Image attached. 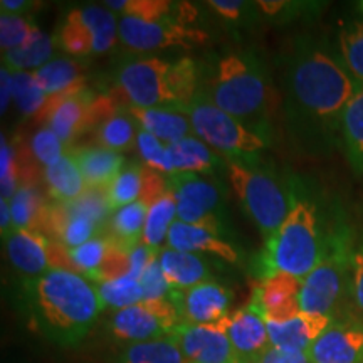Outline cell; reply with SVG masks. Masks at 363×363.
Listing matches in <instances>:
<instances>
[{
  "instance_id": "6da1fadb",
  "label": "cell",
  "mask_w": 363,
  "mask_h": 363,
  "mask_svg": "<svg viewBox=\"0 0 363 363\" xmlns=\"http://www.w3.org/2000/svg\"><path fill=\"white\" fill-rule=\"evenodd\" d=\"M283 89L293 138L310 152L333 148L345 108L358 91L342 59L318 40H299L286 61Z\"/></svg>"
},
{
  "instance_id": "7a4b0ae2",
  "label": "cell",
  "mask_w": 363,
  "mask_h": 363,
  "mask_svg": "<svg viewBox=\"0 0 363 363\" xmlns=\"http://www.w3.org/2000/svg\"><path fill=\"white\" fill-rule=\"evenodd\" d=\"M24 293L35 328L65 347L79 343L103 310L96 284L78 272L51 269L27 281Z\"/></svg>"
},
{
  "instance_id": "3957f363",
  "label": "cell",
  "mask_w": 363,
  "mask_h": 363,
  "mask_svg": "<svg viewBox=\"0 0 363 363\" xmlns=\"http://www.w3.org/2000/svg\"><path fill=\"white\" fill-rule=\"evenodd\" d=\"M201 94L269 142V121L276 110L274 88L262 62L252 52L222 56L207 91Z\"/></svg>"
},
{
  "instance_id": "277c9868",
  "label": "cell",
  "mask_w": 363,
  "mask_h": 363,
  "mask_svg": "<svg viewBox=\"0 0 363 363\" xmlns=\"http://www.w3.org/2000/svg\"><path fill=\"white\" fill-rule=\"evenodd\" d=\"M197 66L185 57L175 65L160 57H145L121 66L116 91L130 106L182 110L197 96Z\"/></svg>"
},
{
  "instance_id": "5b68a950",
  "label": "cell",
  "mask_w": 363,
  "mask_h": 363,
  "mask_svg": "<svg viewBox=\"0 0 363 363\" xmlns=\"http://www.w3.org/2000/svg\"><path fill=\"white\" fill-rule=\"evenodd\" d=\"M326 244L328 238L315 203L308 199H294L283 225L267 240L264 276L283 272L305 279L323 259Z\"/></svg>"
},
{
  "instance_id": "8992f818",
  "label": "cell",
  "mask_w": 363,
  "mask_h": 363,
  "mask_svg": "<svg viewBox=\"0 0 363 363\" xmlns=\"http://www.w3.org/2000/svg\"><path fill=\"white\" fill-rule=\"evenodd\" d=\"M227 179L246 214L269 240L279 230L293 202L281 182L256 163L227 160Z\"/></svg>"
},
{
  "instance_id": "52a82bcc",
  "label": "cell",
  "mask_w": 363,
  "mask_h": 363,
  "mask_svg": "<svg viewBox=\"0 0 363 363\" xmlns=\"http://www.w3.org/2000/svg\"><path fill=\"white\" fill-rule=\"evenodd\" d=\"M189 116L195 133L208 147L224 155L227 160L257 162V153L267 147V140L249 130L234 116L219 110L201 93L187 106L182 108Z\"/></svg>"
},
{
  "instance_id": "ba28073f",
  "label": "cell",
  "mask_w": 363,
  "mask_h": 363,
  "mask_svg": "<svg viewBox=\"0 0 363 363\" xmlns=\"http://www.w3.org/2000/svg\"><path fill=\"white\" fill-rule=\"evenodd\" d=\"M352 254L345 230H338L333 238H328L323 259L303 279V313L331 316L345 289L348 269H352Z\"/></svg>"
},
{
  "instance_id": "9c48e42d",
  "label": "cell",
  "mask_w": 363,
  "mask_h": 363,
  "mask_svg": "<svg viewBox=\"0 0 363 363\" xmlns=\"http://www.w3.org/2000/svg\"><path fill=\"white\" fill-rule=\"evenodd\" d=\"M120 38V22L108 7L88 6L67 13L54 43L72 56L103 54Z\"/></svg>"
},
{
  "instance_id": "30bf717a",
  "label": "cell",
  "mask_w": 363,
  "mask_h": 363,
  "mask_svg": "<svg viewBox=\"0 0 363 363\" xmlns=\"http://www.w3.org/2000/svg\"><path fill=\"white\" fill-rule=\"evenodd\" d=\"M179 310L172 299L140 301L125 310L116 311L110 321V330L121 342H152L169 337L179 326Z\"/></svg>"
},
{
  "instance_id": "8fae6325",
  "label": "cell",
  "mask_w": 363,
  "mask_h": 363,
  "mask_svg": "<svg viewBox=\"0 0 363 363\" xmlns=\"http://www.w3.org/2000/svg\"><path fill=\"white\" fill-rule=\"evenodd\" d=\"M120 39L131 51H157L167 48L192 49L207 43V34L201 29L185 26L184 21L165 19L142 21L123 16L120 19Z\"/></svg>"
},
{
  "instance_id": "7c38bea8",
  "label": "cell",
  "mask_w": 363,
  "mask_h": 363,
  "mask_svg": "<svg viewBox=\"0 0 363 363\" xmlns=\"http://www.w3.org/2000/svg\"><path fill=\"white\" fill-rule=\"evenodd\" d=\"M170 187L177 197L179 220L203 227L220 238L222 195L219 187L195 174H175L172 177Z\"/></svg>"
},
{
  "instance_id": "4fadbf2b",
  "label": "cell",
  "mask_w": 363,
  "mask_h": 363,
  "mask_svg": "<svg viewBox=\"0 0 363 363\" xmlns=\"http://www.w3.org/2000/svg\"><path fill=\"white\" fill-rule=\"evenodd\" d=\"M96 99L98 96H94L86 88L49 96L35 120L51 128L62 140V143L69 145L81 133L94 128Z\"/></svg>"
},
{
  "instance_id": "5bb4252c",
  "label": "cell",
  "mask_w": 363,
  "mask_h": 363,
  "mask_svg": "<svg viewBox=\"0 0 363 363\" xmlns=\"http://www.w3.org/2000/svg\"><path fill=\"white\" fill-rule=\"evenodd\" d=\"M230 315L208 325L180 323L170 333L189 363H242L229 340Z\"/></svg>"
},
{
  "instance_id": "9a60e30c",
  "label": "cell",
  "mask_w": 363,
  "mask_h": 363,
  "mask_svg": "<svg viewBox=\"0 0 363 363\" xmlns=\"http://www.w3.org/2000/svg\"><path fill=\"white\" fill-rule=\"evenodd\" d=\"M303 279L274 272L262 276V281L254 291V305L264 315L266 321L283 323L298 316L301 311Z\"/></svg>"
},
{
  "instance_id": "2e32d148",
  "label": "cell",
  "mask_w": 363,
  "mask_h": 363,
  "mask_svg": "<svg viewBox=\"0 0 363 363\" xmlns=\"http://www.w3.org/2000/svg\"><path fill=\"white\" fill-rule=\"evenodd\" d=\"M172 301L179 310L182 323L208 325L229 315L230 291L214 281H203L184 293L175 291Z\"/></svg>"
},
{
  "instance_id": "e0dca14e",
  "label": "cell",
  "mask_w": 363,
  "mask_h": 363,
  "mask_svg": "<svg viewBox=\"0 0 363 363\" xmlns=\"http://www.w3.org/2000/svg\"><path fill=\"white\" fill-rule=\"evenodd\" d=\"M310 363H363V323H333L308 348Z\"/></svg>"
},
{
  "instance_id": "ac0fdd59",
  "label": "cell",
  "mask_w": 363,
  "mask_h": 363,
  "mask_svg": "<svg viewBox=\"0 0 363 363\" xmlns=\"http://www.w3.org/2000/svg\"><path fill=\"white\" fill-rule=\"evenodd\" d=\"M11 264L27 279H35L52 269V240L38 230L12 229L6 235Z\"/></svg>"
},
{
  "instance_id": "d6986e66",
  "label": "cell",
  "mask_w": 363,
  "mask_h": 363,
  "mask_svg": "<svg viewBox=\"0 0 363 363\" xmlns=\"http://www.w3.org/2000/svg\"><path fill=\"white\" fill-rule=\"evenodd\" d=\"M266 323L271 347L306 353L308 348L333 325V316L299 313L298 316L283 323H272V321Z\"/></svg>"
},
{
  "instance_id": "ffe728a7",
  "label": "cell",
  "mask_w": 363,
  "mask_h": 363,
  "mask_svg": "<svg viewBox=\"0 0 363 363\" xmlns=\"http://www.w3.org/2000/svg\"><path fill=\"white\" fill-rule=\"evenodd\" d=\"M227 333L240 362L242 358H252L254 362L271 347L266 318L254 305L230 315Z\"/></svg>"
},
{
  "instance_id": "44dd1931",
  "label": "cell",
  "mask_w": 363,
  "mask_h": 363,
  "mask_svg": "<svg viewBox=\"0 0 363 363\" xmlns=\"http://www.w3.org/2000/svg\"><path fill=\"white\" fill-rule=\"evenodd\" d=\"M169 246L182 252H207L220 257L229 264H238L239 252L227 240L203 227L185 224L177 219L169 233Z\"/></svg>"
},
{
  "instance_id": "7402d4cb",
  "label": "cell",
  "mask_w": 363,
  "mask_h": 363,
  "mask_svg": "<svg viewBox=\"0 0 363 363\" xmlns=\"http://www.w3.org/2000/svg\"><path fill=\"white\" fill-rule=\"evenodd\" d=\"M136 125L143 131L153 135L165 145H172L182 138L192 136L194 128L189 116L184 111L174 108H136L130 106L128 110Z\"/></svg>"
},
{
  "instance_id": "603a6c76",
  "label": "cell",
  "mask_w": 363,
  "mask_h": 363,
  "mask_svg": "<svg viewBox=\"0 0 363 363\" xmlns=\"http://www.w3.org/2000/svg\"><path fill=\"white\" fill-rule=\"evenodd\" d=\"M88 189H108L118 174L125 169L121 153L103 147H84L71 152Z\"/></svg>"
},
{
  "instance_id": "cb8c5ba5",
  "label": "cell",
  "mask_w": 363,
  "mask_h": 363,
  "mask_svg": "<svg viewBox=\"0 0 363 363\" xmlns=\"http://www.w3.org/2000/svg\"><path fill=\"white\" fill-rule=\"evenodd\" d=\"M163 274L172 291L182 293L207 279V266L201 257L192 252H182L177 249L167 247L158 256Z\"/></svg>"
},
{
  "instance_id": "d4e9b609",
  "label": "cell",
  "mask_w": 363,
  "mask_h": 363,
  "mask_svg": "<svg viewBox=\"0 0 363 363\" xmlns=\"http://www.w3.org/2000/svg\"><path fill=\"white\" fill-rule=\"evenodd\" d=\"M34 79L48 96L72 93L84 88L86 72L79 62L71 59H54L39 69L33 71Z\"/></svg>"
},
{
  "instance_id": "484cf974",
  "label": "cell",
  "mask_w": 363,
  "mask_h": 363,
  "mask_svg": "<svg viewBox=\"0 0 363 363\" xmlns=\"http://www.w3.org/2000/svg\"><path fill=\"white\" fill-rule=\"evenodd\" d=\"M175 174H201L214 172L220 165L217 152L197 136H187L169 145Z\"/></svg>"
},
{
  "instance_id": "4316f807",
  "label": "cell",
  "mask_w": 363,
  "mask_h": 363,
  "mask_svg": "<svg viewBox=\"0 0 363 363\" xmlns=\"http://www.w3.org/2000/svg\"><path fill=\"white\" fill-rule=\"evenodd\" d=\"M93 130L99 147L116 153L130 150L138 136L133 116L128 111H120L118 106L103 115Z\"/></svg>"
},
{
  "instance_id": "83f0119b",
  "label": "cell",
  "mask_w": 363,
  "mask_h": 363,
  "mask_svg": "<svg viewBox=\"0 0 363 363\" xmlns=\"http://www.w3.org/2000/svg\"><path fill=\"white\" fill-rule=\"evenodd\" d=\"M150 206H152V202L147 199H140L138 202H133L113 212L110 219L111 235L108 239L115 246L126 249V251L138 246V240L143 235V227Z\"/></svg>"
},
{
  "instance_id": "f1b7e54d",
  "label": "cell",
  "mask_w": 363,
  "mask_h": 363,
  "mask_svg": "<svg viewBox=\"0 0 363 363\" xmlns=\"http://www.w3.org/2000/svg\"><path fill=\"white\" fill-rule=\"evenodd\" d=\"M12 214L13 229L38 230L43 233L45 214H48V202L43 192L35 184L21 185L16 195L9 201Z\"/></svg>"
},
{
  "instance_id": "f546056e",
  "label": "cell",
  "mask_w": 363,
  "mask_h": 363,
  "mask_svg": "<svg viewBox=\"0 0 363 363\" xmlns=\"http://www.w3.org/2000/svg\"><path fill=\"white\" fill-rule=\"evenodd\" d=\"M44 182L48 192L57 202H71L79 199L88 187L71 155L59 158L56 163L44 169Z\"/></svg>"
},
{
  "instance_id": "4dcf8cb0",
  "label": "cell",
  "mask_w": 363,
  "mask_h": 363,
  "mask_svg": "<svg viewBox=\"0 0 363 363\" xmlns=\"http://www.w3.org/2000/svg\"><path fill=\"white\" fill-rule=\"evenodd\" d=\"M342 140L353 174L363 175V88L357 91L345 108Z\"/></svg>"
},
{
  "instance_id": "1f68e13d",
  "label": "cell",
  "mask_w": 363,
  "mask_h": 363,
  "mask_svg": "<svg viewBox=\"0 0 363 363\" xmlns=\"http://www.w3.org/2000/svg\"><path fill=\"white\" fill-rule=\"evenodd\" d=\"M177 217V197L174 189L169 187L160 197L152 202L145 220L142 240L145 246L158 249L169 238V233Z\"/></svg>"
},
{
  "instance_id": "d6a6232c",
  "label": "cell",
  "mask_w": 363,
  "mask_h": 363,
  "mask_svg": "<svg viewBox=\"0 0 363 363\" xmlns=\"http://www.w3.org/2000/svg\"><path fill=\"white\" fill-rule=\"evenodd\" d=\"M147 175L148 167H142L138 163L126 165L108 187L110 207L118 211V208L138 202L147 189Z\"/></svg>"
},
{
  "instance_id": "836d02e7",
  "label": "cell",
  "mask_w": 363,
  "mask_h": 363,
  "mask_svg": "<svg viewBox=\"0 0 363 363\" xmlns=\"http://www.w3.org/2000/svg\"><path fill=\"white\" fill-rule=\"evenodd\" d=\"M54 39L51 35L40 33L33 43L24 48L12 49L2 52V66L11 72H29V69H39L48 65L54 51Z\"/></svg>"
},
{
  "instance_id": "e575fe53",
  "label": "cell",
  "mask_w": 363,
  "mask_h": 363,
  "mask_svg": "<svg viewBox=\"0 0 363 363\" xmlns=\"http://www.w3.org/2000/svg\"><path fill=\"white\" fill-rule=\"evenodd\" d=\"M338 51L345 69L363 88V21L350 22L338 33Z\"/></svg>"
},
{
  "instance_id": "d590c367",
  "label": "cell",
  "mask_w": 363,
  "mask_h": 363,
  "mask_svg": "<svg viewBox=\"0 0 363 363\" xmlns=\"http://www.w3.org/2000/svg\"><path fill=\"white\" fill-rule=\"evenodd\" d=\"M184 353L174 338L133 343L126 348L121 363H185Z\"/></svg>"
},
{
  "instance_id": "8d00e7d4",
  "label": "cell",
  "mask_w": 363,
  "mask_h": 363,
  "mask_svg": "<svg viewBox=\"0 0 363 363\" xmlns=\"http://www.w3.org/2000/svg\"><path fill=\"white\" fill-rule=\"evenodd\" d=\"M96 289L103 306L115 308L116 311L125 310V308L138 305L140 301H143L140 281L131 278L128 274L116 279H106L101 281V283H96Z\"/></svg>"
},
{
  "instance_id": "74e56055",
  "label": "cell",
  "mask_w": 363,
  "mask_h": 363,
  "mask_svg": "<svg viewBox=\"0 0 363 363\" xmlns=\"http://www.w3.org/2000/svg\"><path fill=\"white\" fill-rule=\"evenodd\" d=\"M12 99L26 116H38L49 96L34 79L33 72H12Z\"/></svg>"
},
{
  "instance_id": "f35d334b",
  "label": "cell",
  "mask_w": 363,
  "mask_h": 363,
  "mask_svg": "<svg viewBox=\"0 0 363 363\" xmlns=\"http://www.w3.org/2000/svg\"><path fill=\"white\" fill-rule=\"evenodd\" d=\"M108 251H110V240H108V238H94L83 244V246L67 249L72 271L84 276L89 281H94L99 269H101L104 259H106Z\"/></svg>"
},
{
  "instance_id": "ab89813d",
  "label": "cell",
  "mask_w": 363,
  "mask_h": 363,
  "mask_svg": "<svg viewBox=\"0 0 363 363\" xmlns=\"http://www.w3.org/2000/svg\"><path fill=\"white\" fill-rule=\"evenodd\" d=\"M43 33L38 26L17 16V13H2L0 16V48L2 52L24 48Z\"/></svg>"
},
{
  "instance_id": "60d3db41",
  "label": "cell",
  "mask_w": 363,
  "mask_h": 363,
  "mask_svg": "<svg viewBox=\"0 0 363 363\" xmlns=\"http://www.w3.org/2000/svg\"><path fill=\"white\" fill-rule=\"evenodd\" d=\"M104 6L111 12H121L126 17L142 21L165 19L174 9L169 0H108Z\"/></svg>"
},
{
  "instance_id": "b9f144b4",
  "label": "cell",
  "mask_w": 363,
  "mask_h": 363,
  "mask_svg": "<svg viewBox=\"0 0 363 363\" xmlns=\"http://www.w3.org/2000/svg\"><path fill=\"white\" fill-rule=\"evenodd\" d=\"M136 147H138L140 157L145 163V167L155 170L165 172V174H175L174 163H172L169 145H165L160 140L147 131L140 130L136 136Z\"/></svg>"
},
{
  "instance_id": "7bdbcfd3",
  "label": "cell",
  "mask_w": 363,
  "mask_h": 363,
  "mask_svg": "<svg viewBox=\"0 0 363 363\" xmlns=\"http://www.w3.org/2000/svg\"><path fill=\"white\" fill-rule=\"evenodd\" d=\"M29 153L40 165L49 167L65 157V143L51 128L43 126L35 131L29 142Z\"/></svg>"
},
{
  "instance_id": "ee69618b",
  "label": "cell",
  "mask_w": 363,
  "mask_h": 363,
  "mask_svg": "<svg viewBox=\"0 0 363 363\" xmlns=\"http://www.w3.org/2000/svg\"><path fill=\"white\" fill-rule=\"evenodd\" d=\"M21 187V163L19 155L12 148L11 143L6 142V136H2L0 145V190L2 199L11 201Z\"/></svg>"
},
{
  "instance_id": "f6af8a7d",
  "label": "cell",
  "mask_w": 363,
  "mask_h": 363,
  "mask_svg": "<svg viewBox=\"0 0 363 363\" xmlns=\"http://www.w3.org/2000/svg\"><path fill=\"white\" fill-rule=\"evenodd\" d=\"M140 286H142L143 301H160V299H169L172 288L167 283L165 274H163L158 257L143 271L140 276Z\"/></svg>"
},
{
  "instance_id": "bcb514c9",
  "label": "cell",
  "mask_w": 363,
  "mask_h": 363,
  "mask_svg": "<svg viewBox=\"0 0 363 363\" xmlns=\"http://www.w3.org/2000/svg\"><path fill=\"white\" fill-rule=\"evenodd\" d=\"M158 256H160V254H158V249L148 247V246H145V244H138V246L130 249L128 251V266H130L128 276L140 279V276H142L143 271L150 266V262L155 261Z\"/></svg>"
},
{
  "instance_id": "7dc6e473",
  "label": "cell",
  "mask_w": 363,
  "mask_h": 363,
  "mask_svg": "<svg viewBox=\"0 0 363 363\" xmlns=\"http://www.w3.org/2000/svg\"><path fill=\"white\" fill-rule=\"evenodd\" d=\"M252 363H310L305 352H289L269 347Z\"/></svg>"
},
{
  "instance_id": "c3c4849f",
  "label": "cell",
  "mask_w": 363,
  "mask_h": 363,
  "mask_svg": "<svg viewBox=\"0 0 363 363\" xmlns=\"http://www.w3.org/2000/svg\"><path fill=\"white\" fill-rule=\"evenodd\" d=\"M352 289L358 308L363 311V244L352 254Z\"/></svg>"
},
{
  "instance_id": "681fc988",
  "label": "cell",
  "mask_w": 363,
  "mask_h": 363,
  "mask_svg": "<svg viewBox=\"0 0 363 363\" xmlns=\"http://www.w3.org/2000/svg\"><path fill=\"white\" fill-rule=\"evenodd\" d=\"M214 11L219 13L222 19L235 22L240 19L242 12L246 11L247 4L246 2H240V0H211L208 2Z\"/></svg>"
},
{
  "instance_id": "f907efd6",
  "label": "cell",
  "mask_w": 363,
  "mask_h": 363,
  "mask_svg": "<svg viewBox=\"0 0 363 363\" xmlns=\"http://www.w3.org/2000/svg\"><path fill=\"white\" fill-rule=\"evenodd\" d=\"M0 93H2V96H0V111L6 113L7 111V106L11 104L12 101V72L7 69V67L2 66V71H0Z\"/></svg>"
},
{
  "instance_id": "816d5d0a",
  "label": "cell",
  "mask_w": 363,
  "mask_h": 363,
  "mask_svg": "<svg viewBox=\"0 0 363 363\" xmlns=\"http://www.w3.org/2000/svg\"><path fill=\"white\" fill-rule=\"evenodd\" d=\"M256 6L261 9L262 12L266 13V16L269 17H276L278 13H281L286 9L291 7V4L289 2H283V0H262V2H256Z\"/></svg>"
},
{
  "instance_id": "f5cc1de1",
  "label": "cell",
  "mask_w": 363,
  "mask_h": 363,
  "mask_svg": "<svg viewBox=\"0 0 363 363\" xmlns=\"http://www.w3.org/2000/svg\"><path fill=\"white\" fill-rule=\"evenodd\" d=\"M0 217H2V219H0V230H2V235L6 238V235L13 229L11 206H9V201H6V199L0 201Z\"/></svg>"
},
{
  "instance_id": "db71d44e",
  "label": "cell",
  "mask_w": 363,
  "mask_h": 363,
  "mask_svg": "<svg viewBox=\"0 0 363 363\" xmlns=\"http://www.w3.org/2000/svg\"><path fill=\"white\" fill-rule=\"evenodd\" d=\"M33 6H35V4L27 2V0H2L0 2L2 13H17V16H19V12L27 11V9H30Z\"/></svg>"
},
{
  "instance_id": "11a10c76",
  "label": "cell",
  "mask_w": 363,
  "mask_h": 363,
  "mask_svg": "<svg viewBox=\"0 0 363 363\" xmlns=\"http://www.w3.org/2000/svg\"><path fill=\"white\" fill-rule=\"evenodd\" d=\"M362 11H363V4H362Z\"/></svg>"
}]
</instances>
